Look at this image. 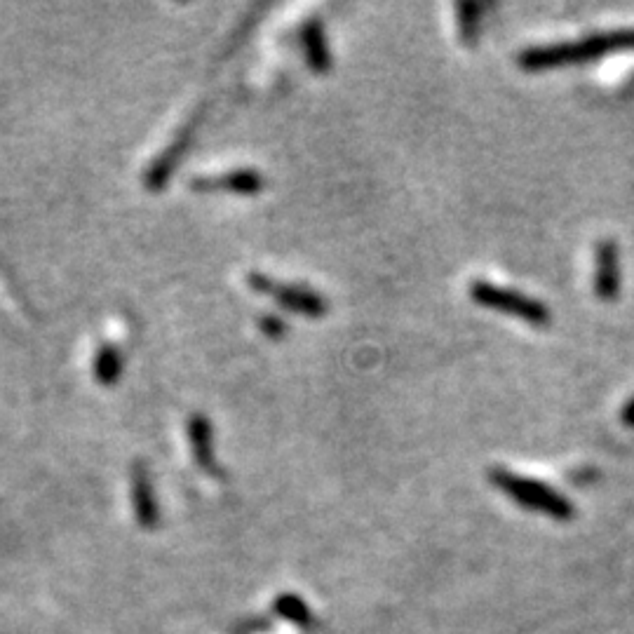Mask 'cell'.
Returning <instances> with one entry per match:
<instances>
[{
	"instance_id": "6da1fadb",
	"label": "cell",
	"mask_w": 634,
	"mask_h": 634,
	"mask_svg": "<svg viewBox=\"0 0 634 634\" xmlns=\"http://www.w3.org/2000/svg\"><path fill=\"white\" fill-rule=\"evenodd\" d=\"M613 50H634V29H616L604 33H592L580 40H564V43L526 47L519 55V66L526 71L552 69V66L595 62Z\"/></svg>"
},
{
	"instance_id": "7a4b0ae2",
	"label": "cell",
	"mask_w": 634,
	"mask_h": 634,
	"mask_svg": "<svg viewBox=\"0 0 634 634\" xmlns=\"http://www.w3.org/2000/svg\"><path fill=\"white\" fill-rule=\"evenodd\" d=\"M489 477L505 496H510L512 501L524 505V508L545 512V515L555 519L573 517V505L569 498L562 496L559 491L548 487V484L541 480H531V477L515 475V472L505 468H491Z\"/></svg>"
},
{
	"instance_id": "3957f363",
	"label": "cell",
	"mask_w": 634,
	"mask_h": 634,
	"mask_svg": "<svg viewBox=\"0 0 634 634\" xmlns=\"http://www.w3.org/2000/svg\"><path fill=\"white\" fill-rule=\"evenodd\" d=\"M470 296L480 303V306L501 310V313H508V315H517L522 317L524 322H529V325L548 327L552 320L550 308L545 306L541 299H534V296L517 292V289L494 285V282L489 280H472Z\"/></svg>"
},
{
	"instance_id": "277c9868",
	"label": "cell",
	"mask_w": 634,
	"mask_h": 634,
	"mask_svg": "<svg viewBox=\"0 0 634 634\" xmlns=\"http://www.w3.org/2000/svg\"><path fill=\"white\" fill-rule=\"evenodd\" d=\"M247 282H249V287L256 289L259 294L273 296V299L278 301L280 306L294 310V313L317 317V315H325L327 308H329L325 296H322L313 287L296 285V282H280V280L271 278V275L259 273V271L249 273Z\"/></svg>"
},
{
	"instance_id": "5b68a950",
	"label": "cell",
	"mask_w": 634,
	"mask_h": 634,
	"mask_svg": "<svg viewBox=\"0 0 634 634\" xmlns=\"http://www.w3.org/2000/svg\"><path fill=\"white\" fill-rule=\"evenodd\" d=\"M195 191L205 193H238V195H254L263 191L266 177L254 167H240V170H228L224 174H212V177H198L191 181Z\"/></svg>"
},
{
	"instance_id": "8992f818",
	"label": "cell",
	"mask_w": 634,
	"mask_h": 634,
	"mask_svg": "<svg viewBox=\"0 0 634 634\" xmlns=\"http://www.w3.org/2000/svg\"><path fill=\"white\" fill-rule=\"evenodd\" d=\"M595 294L602 301H613L620 292V252L613 238H602L595 252Z\"/></svg>"
},
{
	"instance_id": "52a82bcc",
	"label": "cell",
	"mask_w": 634,
	"mask_h": 634,
	"mask_svg": "<svg viewBox=\"0 0 634 634\" xmlns=\"http://www.w3.org/2000/svg\"><path fill=\"white\" fill-rule=\"evenodd\" d=\"M301 45L306 52L308 64L313 66L317 73H325L332 69V52H329L327 38H325V26L317 17H310L301 26Z\"/></svg>"
},
{
	"instance_id": "ba28073f",
	"label": "cell",
	"mask_w": 634,
	"mask_h": 634,
	"mask_svg": "<svg viewBox=\"0 0 634 634\" xmlns=\"http://www.w3.org/2000/svg\"><path fill=\"white\" fill-rule=\"evenodd\" d=\"M188 437H191V447L198 461L207 472H219V463L214 458V430L207 416L193 414L188 421Z\"/></svg>"
},
{
	"instance_id": "9c48e42d",
	"label": "cell",
	"mask_w": 634,
	"mask_h": 634,
	"mask_svg": "<svg viewBox=\"0 0 634 634\" xmlns=\"http://www.w3.org/2000/svg\"><path fill=\"white\" fill-rule=\"evenodd\" d=\"M188 137H191V125L186 127L184 132L179 134L177 137V141H174V144L167 148V153L163 155V158L158 160V163H155V170H153V179H155V184H160V181H163L167 174L172 172V165H174V160L179 158L181 155V151H184L186 148V144H188Z\"/></svg>"
},
{
	"instance_id": "30bf717a",
	"label": "cell",
	"mask_w": 634,
	"mask_h": 634,
	"mask_svg": "<svg viewBox=\"0 0 634 634\" xmlns=\"http://www.w3.org/2000/svg\"><path fill=\"white\" fill-rule=\"evenodd\" d=\"M456 12H458V31H461L463 43H472L477 36V26H480V5L461 3L456 8Z\"/></svg>"
},
{
	"instance_id": "8fae6325",
	"label": "cell",
	"mask_w": 634,
	"mask_h": 634,
	"mask_svg": "<svg viewBox=\"0 0 634 634\" xmlns=\"http://www.w3.org/2000/svg\"><path fill=\"white\" fill-rule=\"evenodd\" d=\"M134 496H137V510H139V519L146 524L155 522V508L151 501V489H148L146 480H137L134 484Z\"/></svg>"
},
{
	"instance_id": "7c38bea8",
	"label": "cell",
	"mask_w": 634,
	"mask_h": 634,
	"mask_svg": "<svg viewBox=\"0 0 634 634\" xmlns=\"http://www.w3.org/2000/svg\"><path fill=\"white\" fill-rule=\"evenodd\" d=\"M259 329L268 336V339H282V336L287 334L285 320H280L278 315H261Z\"/></svg>"
},
{
	"instance_id": "4fadbf2b",
	"label": "cell",
	"mask_w": 634,
	"mask_h": 634,
	"mask_svg": "<svg viewBox=\"0 0 634 634\" xmlns=\"http://www.w3.org/2000/svg\"><path fill=\"white\" fill-rule=\"evenodd\" d=\"M280 613H285L287 618H292V620H296V623H303V618H308V611H306V606H303L299 599H289V597H285V599H280Z\"/></svg>"
},
{
	"instance_id": "5bb4252c",
	"label": "cell",
	"mask_w": 634,
	"mask_h": 634,
	"mask_svg": "<svg viewBox=\"0 0 634 634\" xmlns=\"http://www.w3.org/2000/svg\"><path fill=\"white\" fill-rule=\"evenodd\" d=\"M620 418H623L625 426L634 428V397H632V400H627V402H625L623 411H620Z\"/></svg>"
}]
</instances>
